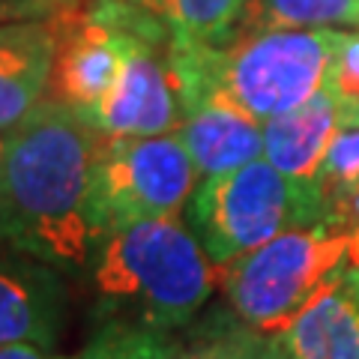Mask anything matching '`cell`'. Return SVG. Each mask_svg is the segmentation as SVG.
<instances>
[{"mask_svg":"<svg viewBox=\"0 0 359 359\" xmlns=\"http://www.w3.org/2000/svg\"><path fill=\"white\" fill-rule=\"evenodd\" d=\"M318 222H323L320 186L290 180L264 156L237 171L204 177L189 201V224L219 266Z\"/></svg>","mask_w":359,"mask_h":359,"instance_id":"4","label":"cell"},{"mask_svg":"<svg viewBox=\"0 0 359 359\" xmlns=\"http://www.w3.org/2000/svg\"><path fill=\"white\" fill-rule=\"evenodd\" d=\"M222 266L180 216L141 219L99 240L90 266L99 320L177 332L219 287Z\"/></svg>","mask_w":359,"mask_h":359,"instance_id":"3","label":"cell"},{"mask_svg":"<svg viewBox=\"0 0 359 359\" xmlns=\"http://www.w3.org/2000/svg\"><path fill=\"white\" fill-rule=\"evenodd\" d=\"M171 332L138 327L129 320H102L75 359H162Z\"/></svg>","mask_w":359,"mask_h":359,"instance_id":"16","label":"cell"},{"mask_svg":"<svg viewBox=\"0 0 359 359\" xmlns=\"http://www.w3.org/2000/svg\"><path fill=\"white\" fill-rule=\"evenodd\" d=\"M183 108L168 60V36L138 13L126 33L120 78L90 129L102 138H150L177 132Z\"/></svg>","mask_w":359,"mask_h":359,"instance_id":"7","label":"cell"},{"mask_svg":"<svg viewBox=\"0 0 359 359\" xmlns=\"http://www.w3.org/2000/svg\"><path fill=\"white\" fill-rule=\"evenodd\" d=\"M269 339L273 335L249 327L231 306H219L171 332L162 359H261Z\"/></svg>","mask_w":359,"mask_h":359,"instance_id":"13","label":"cell"},{"mask_svg":"<svg viewBox=\"0 0 359 359\" xmlns=\"http://www.w3.org/2000/svg\"><path fill=\"white\" fill-rule=\"evenodd\" d=\"M344 278L351 282V287L356 290V297H359V269H344Z\"/></svg>","mask_w":359,"mask_h":359,"instance_id":"21","label":"cell"},{"mask_svg":"<svg viewBox=\"0 0 359 359\" xmlns=\"http://www.w3.org/2000/svg\"><path fill=\"white\" fill-rule=\"evenodd\" d=\"M177 135L201 177L237 171L264 156V123L222 99L183 108Z\"/></svg>","mask_w":359,"mask_h":359,"instance_id":"11","label":"cell"},{"mask_svg":"<svg viewBox=\"0 0 359 359\" xmlns=\"http://www.w3.org/2000/svg\"><path fill=\"white\" fill-rule=\"evenodd\" d=\"M66 6H75V0H0V25L48 18Z\"/></svg>","mask_w":359,"mask_h":359,"instance_id":"18","label":"cell"},{"mask_svg":"<svg viewBox=\"0 0 359 359\" xmlns=\"http://www.w3.org/2000/svg\"><path fill=\"white\" fill-rule=\"evenodd\" d=\"M344 39L341 30H249L219 45L168 42L180 108L222 99L266 123L330 84Z\"/></svg>","mask_w":359,"mask_h":359,"instance_id":"2","label":"cell"},{"mask_svg":"<svg viewBox=\"0 0 359 359\" xmlns=\"http://www.w3.org/2000/svg\"><path fill=\"white\" fill-rule=\"evenodd\" d=\"M96 144L99 132L51 96L9 129L0 162V231L72 278L99 249L87 198Z\"/></svg>","mask_w":359,"mask_h":359,"instance_id":"1","label":"cell"},{"mask_svg":"<svg viewBox=\"0 0 359 359\" xmlns=\"http://www.w3.org/2000/svg\"><path fill=\"white\" fill-rule=\"evenodd\" d=\"M6 135L9 132H0V162H4V156H6Z\"/></svg>","mask_w":359,"mask_h":359,"instance_id":"22","label":"cell"},{"mask_svg":"<svg viewBox=\"0 0 359 359\" xmlns=\"http://www.w3.org/2000/svg\"><path fill=\"white\" fill-rule=\"evenodd\" d=\"M60 45L57 13L0 25V132L15 129L51 90Z\"/></svg>","mask_w":359,"mask_h":359,"instance_id":"10","label":"cell"},{"mask_svg":"<svg viewBox=\"0 0 359 359\" xmlns=\"http://www.w3.org/2000/svg\"><path fill=\"white\" fill-rule=\"evenodd\" d=\"M66 320L63 273L0 231V344L54 347Z\"/></svg>","mask_w":359,"mask_h":359,"instance_id":"8","label":"cell"},{"mask_svg":"<svg viewBox=\"0 0 359 359\" xmlns=\"http://www.w3.org/2000/svg\"><path fill=\"white\" fill-rule=\"evenodd\" d=\"M335 25H359V0H249L233 33L330 30Z\"/></svg>","mask_w":359,"mask_h":359,"instance_id":"15","label":"cell"},{"mask_svg":"<svg viewBox=\"0 0 359 359\" xmlns=\"http://www.w3.org/2000/svg\"><path fill=\"white\" fill-rule=\"evenodd\" d=\"M330 84L347 105V126L359 123V36L353 33H347L339 57H335Z\"/></svg>","mask_w":359,"mask_h":359,"instance_id":"17","label":"cell"},{"mask_svg":"<svg viewBox=\"0 0 359 359\" xmlns=\"http://www.w3.org/2000/svg\"><path fill=\"white\" fill-rule=\"evenodd\" d=\"M351 231L327 222L278 233L249 255L222 264L224 306L264 335H278L323 285L344 273Z\"/></svg>","mask_w":359,"mask_h":359,"instance_id":"5","label":"cell"},{"mask_svg":"<svg viewBox=\"0 0 359 359\" xmlns=\"http://www.w3.org/2000/svg\"><path fill=\"white\" fill-rule=\"evenodd\" d=\"M198 168L177 132L150 138H102L90 168V219L99 233L141 219L180 216L195 195Z\"/></svg>","mask_w":359,"mask_h":359,"instance_id":"6","label":"cell"},{"mask_svg":"<svg viewBox=\"0 0 359 359\" xmlns=\"http://www.w3.org/2000/svg\"><path fill=\"white\" fill-rule=\"evenodd\" d=\"M287 359H359V297L339 273L278 332Z\"/></svg>","mask_w":359,"mask_h":359,"instance_id":"12","label":"cell"},{"mask_svg":"<svg viewBox=\"0 0 359 359\" xmlns=\"http://www.w3.org/2000/svg\"><path fill=\"white\" fill-rule=\"evenodd\" d=\"M159 27L168 42L219 45L237 27L249 0H129Z\"/></svg>","mask_w":359,"mask_h":359,"instance_id":"14","label":"cell"},{"mask_svg":"<svg viewBox=\"0 0 359 359\" xmlns=\"http://www.w3.org/2000/svg\"><path fill=\"white\" fill-rule=\"evenodd\" d=\"M261 359H287V351H285V344L278 341V335H273V339L266 341Z\"/></svg>","mask_w":359,"mask_h":359,"instance_id":"20","label":"cell"},{"mask_svg":"<svg viewBox=\"0 0 359 359\" xmlns=\"http://www.w3.org/2000/svg\"><path fill=\"white\" fill-rule=\"evenodd\" d=\"M344 266H347V269H359V228H353V231H351V240H347Z\"/></svg>","mask_w":359,"mask_h":359,"instance_id":"19","label":"cell"},{"mask_svg":"<svg viewBox=\"0 0 359 359\" xmlns=\"http://www.w3.org/2000/svg\"><path fill=\"white\" fill-rule=\"evenodd\" d=\"M344 126L347 105L327 84L302 105L264 123V159L290 180L320 186L327 153Z\"/></svg>","mask_w":359,"mask_h":359,"instance_id":"9","label":"cell"}]
</instances>
